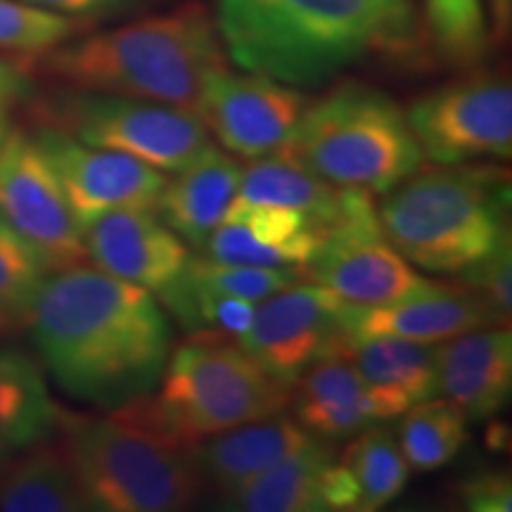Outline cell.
<instances>
[{"label":"cell","instance_id":"obj_9","mask_svg":"<svg viewBox=\"0 0 512 512\" xmlns=\"http://www.w3.org/2000/svg\"><path fill=\"white\" fill-rule=\"evenodd\" d=\"M422 157L453 166L512 155V86L475 72L425 93L406 112Z\"/></svg>","mask_w":512,"mask_h":512},{"label":"cell","instance_id":"obj_1","mask_svg":"<svg viewBox=\"0 0 512 512\" xmlns=\"http://www.w3.org/2000/svg\"><path fill=\"white\" fill-rule=\"evenodd\" d=\"M24 330L57 387L102 411L155 392L171 354L155 294L86 264L43 278Z\"/></svg>","mask_w":512,"mask_h":512},{"label":"cell","instance_id":"obj_24","mask_svg":"<svg viewBox=\"0 0 512 512\" xmlns=\"http://www.w3.org/2000/svg\"><path fill=\"white\" fill-rule=\"evenodd\" d=\"M335 441L313 437L302 451L249 479L240 489L221 496L226 510L240 512H323L325 482L337 463Z\"/></svg>","mask_w":512,"mask_h":512},{"label":"cell","instance_id":"obj_14","mask_svg":"<svg viewBox=\"0 0 512 512\" xmlns=\"http://www.w3.org/2000/svg\"><path fill=\"white\" fill-rule=\"evenodd\" d=\"M344 304L323 285L294 283L256 304L238 344L266 373L292 387L306 368L328 354Z\"/></svg>","mask_w":512,"mask_h":512},{"label":"cell","instance_id":"obj_16","mask_svg":"<svg viewBox=\"0 0 512 512\" xmlns=\"http://www.w3.org/2000/svg\"><path fill=\"white\" fill-rule=\"evenodd\" d=\"M484 325H498V320L477 292L463 283H439L430 292L396 304H344L339 313V332L323 358L335 356L344 344L356 339L392 335L437 344Z\"/></svg>","mask_w":512,"mask_h":512},{"label":"cell","instance_id":"obj_35","mask_svg":"<svg viewBox=\"0 0 512 512\" xmlns=\"http://www.w3.org/2000/svg\"><path fill=\"white\" fill-rule=\"evenodd\" d=\"M34 8L53 10L74 19H102L126 12L136 0H19Z\"/></svg>","mask_w":512,"mask_h":512},{"label":"cell","instance_id":"obj_6","mask_svg":"<svg viewBox=\"0 0 512 512\" xmlns=\"http://www.w3.org/2000/svg\"><path fill=\"white\" fill-rule=\"evenodd\" d=\"M60 441L91 510L176 512L200 501L197 451L110 415L60 411Z\"/></svg>","mask_w":512,"mask_h":512},{"label":"cell","instance_id":"obj_7","mask_svg":"<svg viewBox=\"0 0 512 512\" xmlns=\"http://www.w3.org/2000/svg\"><path fill=\"white\" fill-rule=\"evenodd\" d=\"M325 181L387 192L422 169L406 112L366 83H344L309 102L283 150Z\"/></svg>","mask_w":512,"mask_h":512},{"label":"cell","instance_id":"obj_11","mask_svg":"<svg viewBox=\"0 0 512 512\" xmlns=\"http://www.w3.org/2000/svg\"><path fill=\"white\" fill-rule=\"evenodd\" d=\"M302 275L354 306L396 304L439 285L422 278L396 252L377 219V207L330 230Z\"/></svg>","mask_w":512,"mask_h":512},{"label":"cell","instance_id":"obj_2","mask_svg":"<svg viewBox=\"0 0 512 512\" xmlns=\"http://www.w3.org/2000/svg\"><path fill=\"white\" fill-rule=\"evenodd\" d=\"M226 55L294 88L320 86L375 53L411 50L418 27L382 0H219Z\"/></svg>","mask_w":512,"mask_h":512},{"label":"cell","instance_id":"obj_4","mask_svg":"<svg viewBox=\"0 0 512 512\" xmlns=\"http://www.w3.org/2000/svg\"><path fill=\"white\" fill-rule=\"evenodd\" d=\"M377 219L408 264L458 275L510 240V174L477 162L418 169L384 192Z\"/></svg>","mask_w":512,"mask_h":512},{"label":"cell","instance_id":"obj_39","mask_svg":"<svg viewBox=\"0 0 512 512\" xmlns=\"http://www.w3.org/2000/svg\"><path fill=\"white\" fill-rule=\"evenodd\" d=\"M10 114H8V105L5 102H0V143H3L5 136H8L10 131Z\"/></svg>","mask_w":512,"mask_h":512},{"label":"cell","instance_id":"obj_34","mask_svg":"<svg viewBox=\"0 0 512 512\" xmlns=\"http://www.w3.org/2000/svg\"><path fill=\"white\" fill-rule=\"evenodd\" d=\"M460 501L472 512H510L512 482L505 472H477L460 484Z\"/></svg>","mask_w":512,"mask_h":512},{"label":"cell","instance_id":"obj_33","mask_svg":"<svg viewBox=\"0 0 512 512\" xmlns=\"http://www.w3.org/2000/svg\"><path fill=\"white\" fill-rule=\"evenodd\" d=\"M463 285L477 292L494 311L498 325L510 328L512 316V240L503 242L494 254L458 273Z\"/></svg>","mask_w":512,"mask_h":512},{"label":"cell","instance_id":"obj_32","mask_svg":"<svg viewBox=\"0 0 512 512\" xmlns=\"http://www.w3.org/2000/svg\"><path fill=\"white\" fill-rule=\"evenodd\" d=\"M81 19L34 8L19 0H0V50L38 57L81 31Z\"/></svg>","mask_w":512,"mask_h":512},{"label":"cell","instance_id":"obj_26","mask_svg":"<svg viewBox=\"0 0 512 512\" xmlns=\"http://www.w3.org/2000/svg\"><path fill=\"white\" fill-rule=\"evenodd\" d=\"M437 351L432 342L380 335L344 344L335 356L349 358L375 389L411 408L437 396Z\"/></svg>","mask_w":512,"mask_h":512},{"label":"cell","instance_id":"obj_3","mask_svg":"<svg viewBox=\"0 0 512 512\" xmlns=\"http://www.w3.org/2000/svg\"><path fill=\"white\" fill-rule=\"evenodd\" d=\"M43 74L74 91L114 93L197 110L209 76L228 69L216 17L200 3L117 29L72 36L34 57Z\"/></svg>","mask_w":512,"mask_h":512},{"label":"cell","instance_id":"obj_8","mask_svg":"<svg viewBox=\"0 0 512 512\" xmlns=\"http://www.w3.org/2000/svg\"><path fill=\"white\" fill-rule=\"evenodd\" d=\"M38 124L60 128L86 145L124 152L169 174L214 147L195 110L114 93L57 95L38 107Z\"/></svg>","mask_w":512,"mask_h":512},{"label":"cell","instance_id":"obj_38","mask_svg":"<svg viewBox=\"0 0 512 512\" xmlns=\"http://www.w3.org/2000/svg\"><path fill=\"white\" fill-rule=\"evenodd\" d=\"M389 10L394 12L396 17L403 19L406 24H413L415 27V12H413V0H382Z\"/></svg>","mask_w":512,"mask_h":512},{"label":"cell","instance_id":"obj_10","mask_svg":"<svg viewBox=\"0 0 512 512\" xmlns=\"http://www.w3.org/2000/svg\"><path fill=\"white\" fill-rule=\"evenodd\" d=\"M0 214L50 271L86 261L83 230L67 195L34 136L22 128H10L0 143Z\"/></svg>","mask_w":512,"mask_h":512},{"label":"cell","instance_id":"obj_25","mask_svg":"<svg viewBox=\"0 0 512 512\" xmlns=\"http://www.w3.org/2000/svg\"><path fill=\"white\" fill-rule=\"evenodd\" d=\"M3 512H83L91 510L72 460L60 444L31 446L0 467Z\"/></svg>","mask_w":512,"mask_h":512},{"label":"cell","instance_id":"obj_21","mask_svg":"<svg viewBox=\"0 0 512 512\" xmlns=\"http://www.w3.org/2000/svg\"><path fill=\"white\" fill-rule=\"evenodd\" d=\"M316 437L283 413L219 432L197 446L202 477L221 496L240 489L268 467L302 451Z\"/></svg>","mask_w":512,"mask_h":512},{"label":"cell","instance_id":"obj_31","mask_svg":"<svg viewBox=\"0 0 512 512\" xmlns=\"http://www.w3.org/2000/svg\"><path fill=\"white\" fill-rule=\"evenodd\" d=\"M181 280L192 290L207 294H226L249 302H261L271 294L302 283V268H264L247 264H221L207 256L192 259L185 266Z\"/></svg>","mask_w":512,"mask_h":512},{"label":"cell","instance_id":"obj_37","mask_svg":"<svg viewBox=\"0 0 512 512\" xmlns=\"http://www.w3.org/2000/svg\"><path fill=\"white\" fill-rule=\"evenodd\" d=\"M484 5L491 41L496 46H503V43H508L512 29V0H484Z\"/></svg>","mask_w":512,"mask_h":512},{"label":"cell","instance_id":"obj_18","mask_svg":"<svg viewBox=\"0 0 512 512\" xmlns=\"http://www.w3.org/2000/svg\"><path fill=\"white\" fill-rule=\"evenodd\" d=\"M325 235L294 209L245 202L235 197L209 235L207 259L264 268H304Z\"/></svg>","mask_w":512,"mask_h":512},{"label":"cell","instance_id":"obj_13","mask_svg":"<svg viewBox=\"0 0 512 512\" xmlns=\"http://www.w3.org/2000/svg\"><path fill=\"white\" fill-rule=\"evenodd\" d=\"M306 105L299 88L264 74L223 69L209 76L195 112L228 152L256 159L290 143Z\"/></svg>","mask_w":512,"mask_h":512},{"label":"cell","instance_id":"obj_20","mask_svg":"<svg viewBox=\"0 0 512 512\" xmlns=\"http://www.w3.org/2000/svg\"><path fill=\"white\" fill-rule=\"evenodd\" d=\"M238 200L273 204L304 214L320 233L342 226L356 214L375 207L368 190L335 185L285 152L256 157L240 174Z\"/></svg>","mask_w":512,"mask_h":512},{"label":"cell","instance_id":"obj_17","mask_svg":"<svg viewBox=\"0 0 512 512\" xmlns=\"http://www.w3.org/2000/svg\"><path fill=\"white\" fill-rule=\"evenodd\" d=\"M294 420L320 439H349L406 411L375 389L349 358H320L292 384Z\"/></svg>","mask_w":512,"mask_h":512},{"label":"cell","instance_id":"obj_15","mask_svg":"<svg viewBox=\"0 0 512 512\" xmlns=\"http://www.w3.org/2000/svg\"><path fill=\"white\" fill-rule=\"evenodd\" d=\"M86 259L100 271L162 297L178 283L190 254L155 209H119L83 230Z\"/></svg>","mask_w":512,"mask_h":512},{"label":"cell","instance_id":"obj_30","mask_svg":"<svg viewBox=\"0 0 512 512\" xmlns=\"http://www.w3.org/2000/svg\"><path fill=\"white\" fill-rule=\"evenodd\" d=\"M427 29L441 60L477 67L489 53L491 34L484 0H425Z\"/></svg>","mask_w":512,"mask_h":512},{"label":"cell","instance_id":"obj_19","mask_svg":"<svg viewBox=\"0 0 512 512\" xmlns=\"http://www.w3.org/2000/svg\"><path fill=\"white\" fill-rule=\"evenodd\" d=\"M512 392V332L484 325L446 339L437 351V394L456 403L467 420H489Z\"/></svg>","mask_w":512,"mask_h":512},{"label":"cell","instance_id":"obj_36","mask_svg":"<svg viewBox=\"0 0 512 512\" xmlns=\"http://www.w3.org/2000/svg\"><path fill=\"white\" fill-rule=\"evenodd\" d=\"M31 95V81L22 69L0 57V102L12 105L17 100H27Z\"/></svg>","mask_w":512,"mask_h":512},{"label":"cell","instance_id":"obj_27","mask_svg":"<svg viewBox=\"0 0 512 512\" xmlns=\"http://www.w3.org/2000/svg\"><path fill=\"white\" fill-rule=\"evenodd\" d=\"M339 463L356 484V512L382 510L401 496L411 475L396 434L380 425H370L354 434V441L339 456Z\"/></svg>","mask_w":512,"mask_h":512},{"label":"cell","instance_id":"obj_12","mask_svg":"<svg viewBox=\"0 0 512 512\" xmlns=\"http://www.w3.org/2000/svg\"><path fill=\"white\" fill-rule=\"evenodd\" d=\"M31 136L53 166L81 230L110 211L155 209L166 183L155 166L124 152L86 145L48 124H38Z\"/></svg>","mask_w":512,"mask_h":512},{"label":"cell","instance_id":"obj_23","mask_svg":"<svg viewBox=\"0 0 512 512\" xmlns=\"http://www.w3.org/2000/svg\"><path fill=\"white\" fill-rule=\"evenodd\" d=\"M60 411L41 361L17 347H0V467L53 439Z\"/></svg>","mask_w":512,"mask_h":512},{"label":"cell","instance_id":"obj_22","mask_svg":"<svg viewBox=\"0 0 512 512\" xmlns=\"http://www.w3.org/2000/svg\"><path fill=\"white\" fill-rule=\"evenodd\" d=\"M240 174L242 166L233 157L211 147L164 183L155 214L188 245L204 247L238 195Z\"/></svg>","mask_w":512,"mask_h":512},{"label":"cell","instance_id":"obj_5","mask_svg":"<svg viewBox=\"0 0 512 512\" xmlns=\"http://www.w3.org/2000/svg\"><path fill=\"white\" fill-rule=\"evenodd\" d=\"M157 387V394L110 413L190 451L214 434L283 413L292 396V387L266 373L238 339L211 330L195 332L169 354Z\"/></svg>","mask_w":512,"mask_h":512},{"label":"cell","instance_id":"obj_29","mask_svg":"<svg viewBox=\"0 0 512 512\" xmlns=\"http://www.w3.org/2000/svg\"><path fill=\"white\" fill-rule=\"evenodd\" d=\"M50 268L0 214V335L27 328L36 292Z\"/></svg>","mask_w":512,"mask_h":512},{"label":"cell","instance_id":"obj_28","mask_svg":"<svg viewBox=\"0 0 512 512\" xmlns=\"http://www.w3.org/2000/svg\"><path fill=\"white\" fill-rule=\"evenodd\" d=\"M396 441L408 467L432 472L451 463L467 441V418L448 399H425L401 413Z\"/></svg>","mask_w":512,"mask_h":512}]
</instances>
